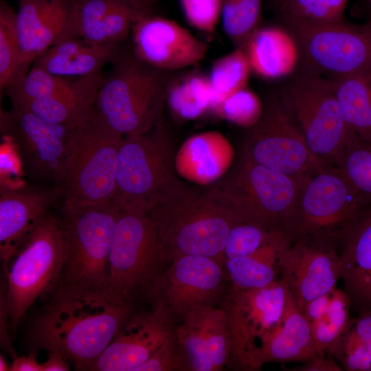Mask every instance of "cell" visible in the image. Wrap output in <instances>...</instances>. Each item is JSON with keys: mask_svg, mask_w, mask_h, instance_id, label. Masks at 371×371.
I'll return each instance as SVG.
<instances>
[{"mask_svg": "<svg viewBox=\"0 0 371 371\" xmlns=\"http://www.w3.org/2000/svg\"><path fill=\"white\" fill-rule=\"evenodd\" d=\"M122 139L96 112L90 120L71 131L54 177L64 206L113 200Z\"/></svg>", "mask_w": 371, "mask_h": 371, "instance_id": "5b68a950", "label": "cell"}, {"mask_svg": "<svg viewBox=\"0 0 371 371\" xmlns=\"http://www.w3.org/2000/svg\"><path fill=\"white\" fill-rule=\"evenodd\" d=\"M328 78L344 120L359 139L371 142V71Z\"/></svg>", "mask_w": 371, "mask_h": 371, "instance_id": "f546056e", "label": "cell"}, {"mask_svg": "<svg viewBox=\"0 0 371 371\" xmlns=\"http://www.w3.org/2000/svg\"><path fill=\"white\" fill-rule=\"evenodd\" d=\"M63 258L58 218L47 214L19 247L10 260V266L4 267L6 286L3 293L12 333L37 298L55 291Z\"/></svg>", "mask_w": 371, "mask_h": 371, "instance_id": "8fae6325", "label": "cell"}, {"mask_svg": "<svg viewBox=\"0 0 371 371\" xmlns=\"http://www.w3.org/2000/svg\"><path fill=\"white\" fill-rule=\"evenodd\" d=\"M336 166L357 194L371 204V142L356 139L347 146Z\"/></svg>", "mask_w": 371, "mask_h": 371, "instance_id": "8d00e7d4", "label": "cell"}, {"mask_svg": "<svg viewBox=\"0 0 371 371\" xmlns=\"http://www.w3.org/2000/svg\"><path fill=\"white\" fill-rule=\"evenodd\" d=\"M288 293L280 278L260 289L229 286L221 302L227 314L232 341L229 361L235 368L255 370L258 352L282 319Z\"/></svg>", "mask_w": 371, "mask_h": 371, "instance_id": "4fadbf2b", "label": "cell"}, {"mask_svg": "<svg viewBox=\"0 0 371 371\" xmlns=\"http://www.w3.org/2000/svg\"><path fill=\"white\" fill-rule=\"evenodd\" d=\"M161 273L146 300L161 304L180 319L201 306H216L227 291L224 266L207 256L183 255L172 259Z\"/></svg>", "mask_w": 371, "mask_h": 371, "instance_id": "9a60e30c", "label": "cell"}, {"mask_svg": "<svg viewBox=\"0 0 371 371\" xmlns=\"http://www.w3.org/2000/svg\"><path fill=\"white\" fill-rule=\"evenodd\" d=\"M278 3H280V4H281L282 0H276Z\"/></svg>", "mask_w": 371, "mask_h": 371, "instance_id": "816d5d0a", "label": "cell"}, {"mask_svg": "<svg viewBox=\"0 0 371 371\" xmlns=\"http://www.w3.org/2000/svg\"><path fill=\"white\" fill-rule=\"evenodd\" d=\"M133 313L104 293L56 290L32 325L34 349L63 354L77 370H90Z\"/></svg>", "mask_w": 371, "mask_h": 371, "instance_id": "6da1fadb", "label": "cell"}, {"mask_svg": "<svg viewBox=\"0 0 371 371\" xmlns=\"http://www.w3.org/2000/svg\"><path fill=\"white\" fill-rule=\"evenodd\" d=\"M124 45L98 90L95 112L121 135H139L162 123L168 79Z\"/></svg>", "mask_w": 371, "mask_h": 371, "instance_id": "3957f363", "label": "cell"}, {"mask_svg": "<svg viewBox=\"0 0 371 371\" xmlns=\"http://www.w3.org/2000/svg\"><path fill=\"white\" fill-rule=\"evenodd\" d=\"M242 48L251 70L267 79L291 74L300 56L293 36L276 27H258Z\"/></svg>", "mask_w": 371, "mask_h": 371, "instance_id": "4316f807", "label": "cell"}, {"mask_svg": "<svg viewBox=\"0 0 371 371\" xmlns=\"http://www.w3.org/2000/svg\"><path fill=\"white\" fill-rule=\"evenodd\" d=\"M71 129L12 106L1 111V131L15 144L24 166L35 176L54 179Z\"/></svg>", "mask_w": 371, "mask_h": 371, "instance_id": "d6986e66", "label": "cell"}, {"mask_svg": "<svg viewBox=\"0 0 371 371\" xmlns=\"http://www.w3.org/2000/svg\"><path fill=\"white\" fill-rule=\"evenodd\" d=\"M351 304L344 290L335 287L307 303L302 312L319 355L330 356L348 329Z\"/></svg>", "mask_w": 371, "mask_h": 371, "instance_id": "83f0119b", "label": "cell"}, {"mask_svg": "<svg viewBox=\"0 0 371 371\" xmlns=\"http://www.w3.org/2000/svg\"><path fill=\"white\" fill-rule=\"evenodd\" d=\"M131 36L136 57L164 71L195 65L208 49L206 42L177 22L151 14L137 16Z\"/></svg>", "mask_w": 371, "mask_h": 371, "instance_id": "ac0fdd59", "label": "cell"}, {"mask_svg": "<svg viewBox=\"0 0 371 371\" xmlns=\"http://www.w3.org/2000/svg\"><path fill=\"white\" fill-rule=\"evenodd\" d=\"M166 102L181 120H192L213 109L215 98L207 75L195 71L168 80Z\"/></svg>", "mask_w": 371, "mask_h": 371, "instance_id": "1f68e13d", "label": "cell"}, {"mask_svg": "<svg viewBox=\"0 0 371 371\" xmlns=\"http://www.w3.org/2000/svg\"><path fill=\"white\" fill-rule=\"evenodd\" d=\"M330 357L343 370L371 371V339L354 340L342 337Z\"/></svg>", "mask_w": 371, "mask_h": 371, "instance_id": "b9f144b4", "label": "cell"}, {"mask_svg": "<svg viewBox=\"0 0 371 371\" xmlns=\"http://www.w3.org/2000/svg\"><path fill=\"white\" fill-rule=\"evenodd\" d=\"M174 154L162 123L147 133L123 137L113 198L122 210L148 214L181 183L175 175Z\"/></svg>", "mask_w": 371, "mask_h": 371, "instance_id": "8992f818", "label": "cell"}, {"mask_svg": "<svg viewBox=\"0 0 371 371\" xmlns=\"http://www.w3.org/2000/svg\"><path fill=\"white\" fill-rule=\"evenodd\" d=\"M10 366L11 365H8L4 357L2 355V354H1L0 355V370L1 371H10Z\"/></svg>", "mask_w": 371, "mask_h": 371, "instance_id": "f907efd6", "label": "cell"}, {"mask_svg": "<svg viewBox=\"0 0 371 371\" xmlns=\"http://www.w3.org/2000/svg\"><path fill=\"white\" fill-rule=\"evenodd\" d=\"M317 355L309 324L289 291L282 319L258 352L255 370L267 363H304Z\"/></svg>", "mask_w": 371, "mask_h": 371, "instance_id": "d4e9b609", "label": "cell"}, {"mask_svg": "<svg viewBox=\"0 0 371 371\" xmlns=\"http://www.w3.org/2000/svg\"><path fill=\"white\" fill-rule=\"evenodd\" d=\"M188 23L199 31L213 34L220 20L222 0H179Z\"/></svg>", "mask_w": 371, "mask_h": 371, "instance_id": "7bdbcfd3", "label": "cell"}, {"mask_svg": "<svg viewBox=\"0 0 371 371\" xmlns=\"http://www.w3.org/2000/svg\"><path fill=\"white\" fill-rule=\"evenodd\" d=\"M124 44L94 45L80 38L63 39L36 58L32 65L58 76L78 78L102 71Z\"/></svg>", "mask_w": 371, "mask_h": 371, "instance_id": "484cf974", "label": "cell"}, {"mask_svg": "<svg viewBox=\"0 0 371 371\" xmlns=\"http://www.w3.org/2000/svg\"><path fill=\"white\" fill-rule=\"evenodd\" d=\"M133 8L142 14H148L155 3L156 0H126Z\"/></svg>", "mask_w": 371, "mask_h": 371, "instance_id": "681fc988", "label": "cell"}, {"mask_svg": "<svg viewBox=\"0 0 371 371\" xmlns=\"http://www.w3.org/2000/svg\"><path fill=\"white\" fill-rule=\"evenodd\" d=\"M370 205L337 166L325 165L303 180L284 231L292 240L310 236L336 243Z\"/></svg>", "mask_w": 371, "mask_h": 371, "instance_id": "9c48e42d", "label": "cell"}, {"mask_svg": "<svg viewBox=\"0 0 371 371\" xmlns=\"http://www.w3.org/2000/svg\"><path fill=\"white\" fill-rule=\"evenodd\" d=\"M292 239L283 229H276L251 255L223 263L231 286L241 289H260L278 280L279 258Z\"/></svg>", "mask_w": 371, "mask_h": 371, "instance_id": "f1b7e54d", "label": "cell"}, {"mask_svg": "<svg viewBox=\"0 0 371 371\" xmlns=\"http://www.w3.org/2000/svg\"><path fill=\"white\" fill-rule=\"evenodd\" d=\"M1 146V188H17L24 186L20 181V155L12 138L3 135Z\"/></svg>", "mask_w": 371, "mask_h": 371, "instance_id": "f6af8a7d", "label": "cell"}, {"mask_svg": "<svg viewBox=\"0 0 371 371\" xmlns=\"http://www.w3.org/2000/svg\"><path fill=\"white\" fill-rule=\"evenodd\" d=\"M276 229L242 221L230 230L223 251V264L228 260L247 257L254 253Z\"/></svg>", "mask_w": 371, "mask_h": 371, "instance_id": "ab89813d", "label": "cell"}, {"mask_svg": "<svg viewBox=\"0 0 371 371\" xmlns=\"http://www.w3.org/2000/svg\"><path fill=\"white\" fill-rule=\"evenodd\" d=\"M104 76V74L100 71L78 77L73 86L61 93L12 106L30 111L49 122L74 129L95 115L98 93Z\"/></svg>", "mask_w": 371, "mask_h": 371, "instance_id": "cb8c5ba5", "label": "cell"}, {"mask_svg": "<svg viewBox=\"0 0 371 371\" xmlns=\"http://www.w3.org/2000/svg\"><path fill=\"white\" fill-rule=\"evenodd\" d=\"M69 361L60 352L48 351L47 359L42 363V371L69 370Z\"/></svg>", "mask_w": 371, "mask_h": 371, "instance_id": "c3c4849f", "label": "cell"}, {"mask_svg": "<svg viewBox=\"0 0 371 371\" xmlns=\"http://www.w3.org/2000/svg\"><path fill=\"white\" fill-rule=\"evenodd\" d=\"M166 264L150 215L121 210L111 240L106 295L132 305L137 297L146 299Z\"/></svg>", "mask_w": 371, "mask_h": 371, "instance_id": "52a82bcc", "label": "cell"}, {"mask_svg": "<svg viewBox=\"0 0 371 371\" xmlns=\"http://www.w3.org/2000/svg\"><path fill=\"white\" fill-rule=\"evenodd\" d=\"M213 110L223 118L250 128L260 118L263 106L258 97L245 87L222 100Z\"/></svg>", "mask_w": 371, "mask_h": 371, "instance_id": "f35d334b", "label": "cell"}, {"mask_svg": "<svg viewBox=\"0 0 371 371\" xmlns=\"http://www.w3.org/2000/svg\"><path fill=\"white\" fill-rule=\"evenodd\" d=\"M348 0H282L283 12L289 15L317 23L343 21Z\"/></svg>", "mask_w": 371, "mask_h": 371, "instance_id": "60d3db41", "label": "cell"}, {"mask_svg": "<svg viewBox=\"0 0 371 371\" xmlns=\"http://www.w3.org/2000/svg\"><path fill=\"white\" fill-rule=\"evenodd\" d=\"M302 181L240 156L232 170L210 188L244 221L284 229Z\"/></svg>", "mask_w": 371, "mask_h": 371, "instance_id": "30bf717a", "label": "cell"}, {"mask_svg": "<svg viewBox=\"0 0 371 371\" xmlns=\"http://www.w3.org/2000/svg\"><path fill=\"white\" fill-rule=\"evenodd\" d=\"M60 190L1 188L0 256L5 266L19 247L49 214Z\"/></svg>", "mask_w": 371, "mask_h": 371, "instance_id": "44dd1931", "label": "cell"}, {"mask_svg": "<svg viewBox=\"0 0 371 371\" xmlns=\"http://www.w3.org/2000/svg\"><path fill=\"white\" fill-rule=\"evenodd\" d=\"M37 350L33 349L27 356L14 357L10 371H42V363L36 359Z\"/></svg>", "mask_w": 371, "mask_h": 371, "instance_id": "7dc6e473", "label": "cell"}, {"mask_svg": "<svg viewBox=\"0 0 371 371\" xmlns=\"http://www.w3.org/2000/svg\"><path fill=\"white\" fill-rule=\"evenodd\" d=\"M120 212L113 200L63 206L58 221L63 258L56 290L105 294L111 240Z\"/></svg>", "mask_w": 371, "mask_h": 371, "instance_id": "277c9868", "label": "cell"}, {"mask_svg": "<svg viewBox=\"0 0 371 371\" xmlns=\"http://www.w3.org/2000/svg\"><path fill=\"white\" fill-rule=\"evenodd\" d=\"M175 319L160 303L150 311L132 313L92 365L93 371H135L171 337Z\"/></svg>", "mask_w": 371, "mask_h": 371, "instance_id": "e0dca14e", "label": "cell"}, {"mask_svg": "<svg viewBox=\"0 0 371 371\" xmlns=\"http://www.w3.org/2000/svg\"><path fill=\"white\" fill-rule=\"evenodd\" d=\"M189 370L188 365L179 351L174 334L155 352V353L135 371H176Z\"/></svg>", "mask_w": 371, "mask_h": 371, "instance_id": "ee69618b", "label": "cell"}, {"mask_svg": "<svg viewBox=\"0 0 371 371\" xmlns=\"http://www.w3.org/2000/svg\"><path fill=\"white\" fill-rule=\"evenodd\" d=\"M280 279L300 309L336 287L340 279L339 253L335 243L306 236L293 240L279 258Z\"/></svg>", "mask_w": 371, "mask_h": 371, "instance_id": "2e32d148", "label": "cell"}, {"mask_svg": "<svg viewBox=\"0 0 371 371\" xmlns=\"http://www.w3.org/2000/svg\"><path fill=\"white\" fill-rule=\"evenodd\" d=\"M76 78L65 77L32 65L27 74L16 85L4 92L12 104L51 97L73 86Z\"/></svg>", "mask_w": 371, "mask_h": 371, "instance_id": "d590c367", "label": "cell"}, {"mask_svg": "<svg viewBox=\"0 0 371 371\" xmlns=\"http://www.w3.org/2000/svg\"><path fill=\"white\" fill-rule=\"evenodd\" d=\"M279 97L322 164L336 166L347 146L359 138L344 119L330 78L306 72L285 85Z\"/></svg>", "mask_w": 371, "mask_h": 371, "instance_id": "ba28073f", "label": "cell"}, {"mask_svg": "<svg viewBox=\"0 0 371 371\" xmlns=\"http://www.w3.org/2000/svg\"><path fill=\"white\" fill-rule=\"evenodd\" d=\"M282 14L308 73L335 76L371 71V22L317 23Z\"/></svg>", "mask_w": 371, "mask_h": 371, "instance_id": "7c38bea8", "label": "cell"}, {"mask_svg": "<svg viewBox=\"0 0 371 371\" xmlns=\"http://www.w3.org/2000/svg\"><path fill=\"white\" fill-rule=\"evenodd\" d=\"M224 138L214 132L205 133L190 138L184 144L180 162H186L180 165L185 167L186 175L194 178L199 181H210L217 178L223 168L228 166L232 152L223 154V147L218 146Z\"/></svg>", "mask_w": 371, "mask_h": 371, "instance_id": "4dcf8cb0", "label": "cell"}, {"mask_svg": "<svg viewBox=\"0 0 371 371\" xmlns=\"http://www.w3.org/2000/svg\"><path fill=\"white\" fill-rule=\"evenodd\" d=\"M292 371H341V366L332 357L317 355L315 358L294 367Z\"/></svg>", "mask_w": 371, "mask_h": 371, "instance_id": "bcb514c9", "label": "cell"}, {"mask_svg": "<svg viewBox=\"0 0 371 371\" xmlns=\"http://www.w3.org/2000/svg\"><path fill=\"white\" fill-rule=\"evenodd\" d=\"M168 264L183 255L213 258L223 265V251L232 228L242 221L211 190L182 182L148 213Z\"/></svg>", "mask_w": 371, "mask_h": 371, "instance_id": "7a4b0ae2", "label": "cell"}, {"mask_svg": "<svg viewBox=\"0 0 371 371\" xmlns=\"http://www.w3.org/2000/svg\"><path fill=\"white\" fill-rule=\"evenodd\" d=\"M175 338L189 370L218 371L231 357L232 341L223 308L206 306L180 318Z\"/></svg>", "mask_w": 371, "mask_h": 371, "instance_id": "ffe728a7", "label": "cell"}, {"mask_svg": "<svg viewBox=\"0 0 371 371\" xmlns=\"http://www.w3.org/2000/svg\"><path fill=\"white\" fill-rule=\"evenodd\" d=\"M20 43L16 27V12L0 3V89L5 91L19 80Z\"/></svg>", "mask_w": 371, "mask_h": 371, "instance_id": "836d02e7", "label": "cell"}, {"mask_svg": "<svg viewBox=\"0 0 371 371\" xmlns=\"http://www.w3.org/2000/svg\"><path fill=\"white\" fill-rule=\"evenodd\" d=\"M249 128L241 156L250 161L301 181L325 166L309 150L279 96L269 100Z\"/></svg>", "mask_w": 371, "mask_h": 371, "instance_id": "5bb4252c", "label": "cell"}, {"mask_svg": "<svg viewBox=\"0 0 371 371\" xmlns=\"http://www.w3.org/2000/svg\"><path fill=\"white\" fill-rule=\"evenodd\" d=\"M120 1L70 0L66 30L62 40L68 38H82Z\"/></svg>", "mask_w": 371, "mask_h": 371, "instance_id": "74e56055", "label": "cell"}, {"mask_svg": "<svg viewBox=\"0 0 371 371\" xmlns=\"http://www.w3.org/2000/svg\"><path fill=\"white\" fill-rule=\"evenodd\" d=\"M340 279L351 308L371 311V205L350 226L340 240Z\"/></svg>", "mask_w": 371, "mask_h": 371, "instance_id": "603a6c76", "label": "cell"}, {"mask_svg": "<svg viewBox=\"0 0 371 371\" xmlns=\"http://www.w3.org/2000/svg\"><path fill=\"white\" fill-rule=\"evenodd\" d=\"M262 3L263 0H222V27L236 48H242L257 30Z\"/></svg>", "mask_w": 371, "mask_h": 371, "instance_id": "e575fe53", "label": "cell"}, {"mask_svg": "<svg viewBox=\"0 0 371 371\" xmlns=\"http://www.w3.org/2000/svg\"><path fill=\"white\" fill-rule=\"evenodd\" d=\"M69 3L70 0H19V82L34 60L63 38Z\"/></svg>", "mask_w": 371, "mask_h": 371, "instance_id": "7402d4cb", "label": "cell"}, {"mask_svg": "<svg viewBox=\"0 0 371 371\" xmlns=\"http://www.w3.org/2000/svg\"><path fill=\"white\" fill-rule=\"evenodd\" d=\"M369 1V3L371 4V0H368Z\"/></svg>", "mask_w": 371, "mask_h": 371, "instance_id": "f5cc1de1", "label": "cell"}, {"mask_svg": "<svg viewBox=\"0 0 371 371\" xmlns=\"http://www.w3.org/2000/svg\"><path fill=\"white\" fill-rule=\"evenodd\" d=\"M251 71L249 62L243 48H236L216 59L207 75L214 94V106L230 94L247 87Z\"/></svg>", "mask_w": 371, "mask_h": 371, "instance_id": "d6a6232c", "label": "cell"}]
</instances>
